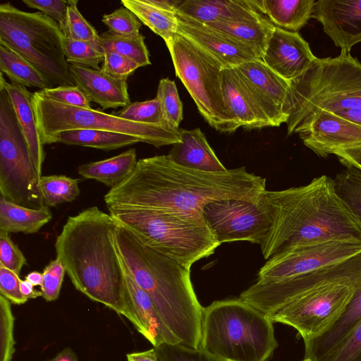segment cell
<instances>
[{
  "instance_id": "d6a6232c",
  "label": "cell",
  "mask_w": 361,
  "mask_h": 361,
  "mask_svg": "<svg viewBox=\"0 0 361 361\" xmlns=\"http://www.w3.org/2000/svg\"><path fill=\"white\" fill-rule=\"evenodd\" d=\"M121 3L165 42L177 34L178 18L176 12L157 7L147 0H122Z\"/></svg>"
},
{
  "instance_id": "1f68e13d",
  "label": "cell",
  "mask_w": 361,
  "mask_h": 361,
  "mask_svg": "<svg viewBox=\"0 0 361 361\" xmlns=\"http://www.w3.org/2000/svg\"><path fill=\"white\" fill-rule=\"evenodd\" d=\"M140 142L132 135L99 130H73L62 131L47 142V145L63 143L110 151Z\"/></svg>"
},
{
  "instance_id": "7402d4cb",
  "label": "cell",
  "mask_w": 361,
  "mask_h": 361,
  "mask_svg": "<svg viewBox=\"0 0 361 361\" xmlns=\"http://www.w3.org/2000/svg\"><path fill=\"white\" fill-rule=\"evenodd\" d=\"M69 72L78 86L90 102L102 109L125 107L130 104L127 80L114 77L102 68L69 64Z\"/></svg>"
},
{
  "instance_id": "f35d334b",
  "label": "cell",
  "mask_w": 361,
  "mask_h": 361,
  "mask_svg": "<svg viewBox=\"0 0 361 361\" xmlns=\"http://www.w3.org/2000/svg\"><path fill=\"white\" fill-rule=\"evenodd\" d=\"M64 50L68 63L100 70L104 62V51L98 42H82L65 37Z\"/></svg>"
},
{
  "instance_id": "7a4b0ae2",
  "label": "cell",
  "mask_w": 361,
  "mask_h": 361,
  "mask_svg": "<svg viewBox=\"0 0 361 361\" xmlns=\"http://www.w3.org/2000/svg\"><path fill=\"white\" fill-rule=\"evenodd\" d=\"M271 228L259 245L265 259L306 245L328 240L361 242V229L325 175L309 184L265 190L258 199Z\"/></svg>"
},
{
  "instance_id": "680465c9",
  "label": "cell",
  "mask_w": 361,
  "mask_h": 361,
  "mask_svg": "<svg viewBox=\"0 0 361 361\" xmlns=\"http://www.w3.org/2000/svg\"><path fill=\"white\" fill-rule=\"evenodd\" d=\"M149 3L161 8L175 11L176 6L180 0H147Z\"/></svg>"
},
{
  "instance_id": "ab89813d",
  "label": "cell",
  "mask_w": 361,
  "mask_h": 361,
  "mask_svg": "<svg viewBox=\"0 0 361 361\" xmlns=\"http://www.w3.org/2000/svg\"><path fill=\"white\" fill-rule=\"evenodd\" d=\"M77 0H69L63 34L71 39L82 42H98L99 35L94 27L82 16L78 8Z\"/></svg>"
},
{
  "instance_id": "6da1fadb",
  "label": "cell",
  "mask_w": 361,
  "mask_h": 361,
  "mask_svg": "<svg viewBox=\"0 0 361 361\" xmlns=\"http://www.w3.org/2000/svg\"><path fill=\"white\" fill-rule=\"evenodd\" d=\"M266 178L244 167L207 172L176 164L167 155L140 159L128 176L104 195L109 208H139L202 216L209 203L228 199L257 201Z\"/></svg>"
},
{
  "instance_id": "f5cc1de1",
  "label": "cell",
  "mask_w": 361,
  "mask_h": 361,
  "mask_svg": "<svg viewBox=\"0 0 361 361\" xmlns=\"http://www.w3.org/2000/svg\"><path fill=\"white\" fill-rule=\"evenodd\" d=\"M345 166H353L361 169V145L339 149L334 152Z\"/></svg>"
},
{
  "instance_id": "83f0119b",
  "label": "cell",
  "mask_w": 361,
  "mask_h": 361,
  "mask_svg": "<svg viewBox=\"0 0 361 361\" xmlns=\"http://www.w3.org/2000/svg\"><path fill=\"white\" fill-rule=\"evenodd\" d=\"M254 7L276 26L298 32L312 18L315 0H251Z\"/></svg>"
},
{
  "instance_id": "44dd1931",
  "label": "cell",
  "mask_w": 361,
  "mask_h": 361,
  "mask_svg": "<svg viewBox=\"0 0 361 361\" xmlns=\"http://www.w3.org/2000/svg\"><path fill=\"white\" fill-rule=\"evenodd\" d=\"M317 58L298 32L276 27L261 60L277 75L290 81L305 73Z\"/></svg>"
},
{
  "instance_id": "11a10c76",
  "label": "cell",
  "mask_w": 361,
  "mask_h": 361,
  "mask_svg": "<svg viewBox=\"0 0 361 361\" xmlns=\"http://www.w3.org/2000/svg\"><path fill=\"white\" fill-rule=\"evenodd\" d=\"M127 361H158L154 348L126 355Z\"/></svg>"
},
{
  "instance_id": "6f0895ef",
  "label": "cell",
  "mask_w": 361,
  "mask_h": 361,
  "mask_svg": "<svg viewBox=\"0 0 361 361\" xmlns=\"http://www.w3.org/2000/svg\"><path fill=\"white\" fill-rule=\"evenodd\" d=\"M46 361H78V359L77 355L71 348H66L53 358Z\"/></svg>"
},
{
  "instance_id": "f546056e",
  "label": "cell",
  "mask_w": 361,
  "mask_h": 361,
  "mask_svg": "<svg viewBox=\"0 0 361 361\" xmlns=\"http://www.w3.org/2000/svg\"><path fill=\"white\" fill-rule=\"evenodd\" d=\"M51 219L52 213L47 205L31 209L0 197V231L35 233Z\"/></svg>"
},
{
  "instance_id": "3957f363",
  "label": "cell",
  "mask_w": 361,
  "mask_h": 361,
  "mask_svg": "<svg viewBox=\"0 0 361 361\" xmlns=\"http://www.w3.org/2000/svg\"><path fill=\"white\" fill-rule=\"evenodd\" d=\"M118 223L97 207L68 218L56 237V257L76 290L125 317L126 279L115 233Z\"/></svg>"
},
{
  "instance_id": "603a6c76",
  "label": "cell",
  "mask_w": 361,
  "mask_h": 361,
  "mask_svg": "<svg viewBox=\"0 0 361 361\" xmlns=\"http://www.w3.org/2000/svg\"><path fill=\"white\" fill-rule=\"evenodd\" d=\"M221 82L226 104L239 127L252 130L271 126L268 118L235 68L223 69Z\"/></svg>"
},
{
  "instance_id": "db71d44e",
  "label": "cell",
  "mask_w": 361,
  "mask_h": 361,
  "mask_svg": "<svg viewBox=\"0 0 361 361\" xmlns=\"http://www.w3.org/2000/svg\"><path fill=\"white\" fill-rule=\"evenodd\" d=\"M332 113L352 123L361 126V107L340 109L332 111Z\"/></svg>"
},
{
  "instance_id": "4dcf8cb0",
  "label": "cell",
  "mask_w": 361,
  "mask_h": 361,
  "mask_svg": "<svg viewBox=\"0 0 361 361\" xmlns=\"http://www.w3.org/2000/svg\"><path fill=\"white\" fill-rule=\"evenodd\" d=\"M137 161L136 150L131 148L113 157L80 165L78 172L84 178L96 180L111 188L128 177Z\"/></svg>"
},
{
  "instance_id": "ac0fdd59",
  "label": "cell",
  "mask_w": 361,
  "mask_h": 361,
  "mask_svg": "<svg viewBox=\"0 0 361 361\" xmlns=\"http://www.w3.org/2000/svg\"><path fill=\"white\" fill-rule=\"evenodd\" d=\"M312 18L321 23L341 53L350 54L361 42V0L316 1Z\"/></svg>"
},
{
  "instance_id": "7dc6e473",
  "label": "cell",
  "mask_w": 361,
  "mask_h": 361,
  "mask_svg": "<svg viewBox=\"0 0 361 361\" xmlns=\"http://www.w3.org/2000/svg\"><path fill=\"white\" fill-rule=\"evenodd\" d=\"M38 92L51 100L77 107L91 109L90 101L78 86L45 88Z\"/></svg>"
},
{
  "instance_id": "7bdbcfd3",
  "label": "cell",
  "mask_w": 361,
  "mask_h": 361,
  "mask_svg": "<svg viewBox=\"0 0 361 361\" xmlns=\"http://www.w3.org/2000/svg\"><path fill=\"white\" fill-rule=\"evenodd\" d=\"M11 303L3 295H0V361H11L15 352V317Z\"/></svg>"
},
{
  "instance_id": "9a60e30c",
  "label": "cell",
  "mask_w": 361,
  "mask_h": 361,
  "mask_svg": "<svg viewBox=\"0 0 361 361\" xmlns=\"http://www.w3.org/2000/svg\"><path fill=\"white\" fill-rule=\"evenodd\" d=\"M361 253V242L328 240L275 255L258 272V280H280L307 274Z\"/></svg>"
},
{
  "instance_id": "e575fe53",
  "label": "cell",
  "mask_w": 361,
  "mask_h": 361,
  "mask_svg": "<svg viewBox=\"0 0 361 361\" xmlns=\"http://www.w3.org/2000/svg\"><path fill=\"white\" fill-rule=\"evenodd\" d=\"M333 179L334 191L361 229V169L353 166Z\"/></svg>"
},
{
  "instance_id": "9f6ffc18",
  "label": "cell",
  "mask_w": 361,
  "mask_h": 361,
  "mask_svg": "<svg viewBox=\"0 0 361 361\" xmlns=\"http://www.w3.org/2000/svg\"><path fill=\"white\" fill-rule=\"evenodd\" d=\"M20 291L27 300L42 296V291L35 290L34 286L25 279L20 281Z\"/></svg>"
},
{
  "instance_id": "8fae6325",
  "label": "cell",
  "mask_w": 361,
  "mask_h": 361,
  "mask_svg": "<svg viewBox=\"0 0 361 361\" xmlns=\"http://www.w3.org/2000/svg\"><path fill=\"white\" fill-rule=\"evenodd\" d=\"M39 176L11 99L0 85V195L18 205L38 209L44 205Z\"/></svg>"
},
{
  "instance_id": "681fc988",
  "label": "cell",
  "mask_w": 361,
  "mask_h": 361,
  "mask_svg": "<svg viewBox=\"0 0 361 361\" xmlns=\"http://www.w3.org/2000/svg\"><path fill=\"white\" fill-rule=\"evenodd\" d=\"M138 68L140 65L133 60L114 51H105L102 69L108 74L124 80Z\"/></svg>"
},
{
  "instance_id": "91938a15",
  "label": "cell",
  "mask_w": 361,
  "mask_h": 361,
  "mask_svg": "<svg viewBox=\"0 0 361 361\" xmlns=\"http://www.w3.org/2000/svg\"><path fill=\"white\" fill-rule=\"evenodd\" d=\"M42 273L37 271L30 272L26 276L25 280L31 283L34 286H40L42 283Z\"/></svg>"
},
{
  "instance_id": "5b68a950",
  "label": "cell",
  "mask_w": 361,
  "mask_h": 361,
  "mask_svg": "<svg viewBox=\"0 0 361 361\" xmlns=\"http://www.w3.org/2000/svg\"><path fill=\"white\" fill-rule=\"evenodd\" d=\"M289 82L283 106L288 135L298 134L317 111L361 107V63L350 54L317 58L305 73Z\"/></svg>"
},
{
  "instance_id": "8992f818",
  "label": "cell",
  "mask_w": 361,
  "mask_h": 361,
  "mask_svg": "<svg viewBox=\"0 0 361 361\" xmlns=\"http://www.w3.org/2000/svg\"><path fill=\"white\" fill-rule=\"evenodd\" d=\"M273 322L242 299L204 307L200 348L224 361H268L278 347Z\"/></svg>"
},
{
  "instance_id": "d590c367",
  "label": "cell",
  "mask_w": 361,
  "mask_h": 361,
  "mask_svg": "<svg viewBox=\"0 0 361 361\" xmlns=\"http://www.w3.org/2000/svg\"><path fill=\"white\" fill-rule=\"evenodd\" d=\"M99 43L104 52H116L133 60L140 67L151 64L145 38L141 34L137 36H121L107 31L99 35Z\"/></svg>"
},
{
  "instance_id": "836d02e7",
  "label": "cell",
  "mask_w": 361,
  "mask_h": 361,
  "mask_svg": "<svg viewBox=\"0 0 361 361\" xmlns=\"http://www.w3.org/2000/svg\"><path fill=\"white\" fill-rule=\"evenodd\" d=\"M0 70L11 82L25 87L49 88L47 83L25 59L0 41Z\"/></svg>"
},
{
  "instance_id": "f907efd6",
  "label": "cell",
  "mask_w": 361,
  "mask_h": 361,
  "mask_svg": "<svg viewBox=\"0 0 361 361\" xmlns=\"http://www.w3.org/2000/svg\"><path fill=\"white\" fill-rule=\"evenodd\" d=\"M19 275L0 265V293L14 305H23L27 301L20 291Z\"/></svg>"
},
{
  "instance_id": "ffe728a7",
  "label": "cell",
  "mask_w": 361,
  "mask_h": 361,
  "mask_svg": "<svg viewBox=\"0 0 361 361\" xmlns=\"http://www.w3.org/2000/svg\"><path fill=\"white\" fill-rule=\"evenodd\" d=\"M178 18L177 33L215 58L224 68H235L259 59L252 49L226 34L190 18L180 16Z\"/></svg>"
},
{
  "instance_id": "7c38bea8",
  "label": "cell",
  "mask_w": 361,
  "mask_h": 361,
  "mask_svg": "<svg viewBox=\"0 0 361 361\" xmlns=\"http://www.w3.org/2000/svg\"><path fill=\"white\" fill-rule=\"evenodd\" d=\"M344 283L361 287V253L313 271L280 280H258L240 298L269 316L298 296L318 287Z\"/></svg>"
},
{
  "instance_id": "60d3db41",
  "label": "cell",
  "mask_w": 361,
  "mask_h": 361,
  "mask_svg": "<svg viewBox=\"0 0 361 361\" xmlns=\"http://www.w3.org/2000/svg\"><path fill=\"white\" fill-rule=\"evenodd\" d=\"M154 348L158 361H224L202 348L182 343H161Z\"/></svg>"
},
{
  "instance_id": "d4e9b609",
  "label": "cell",
  "mask_w": 361,
  "mask_h": 361,
  "mask_svg": "<svg viewBox=\"0 0 361 361\" xmlns=\"http://www.w3.org/2000/svg\"><path fill=\"white\" fill-rule=\"evenodd\" d=\"M180 140L172 145L169 158L185 168L221 172L227 169L219 161L200 128L180 129Z\"/></svg>"
},
{
  "instance_id": "bcb514c9",
  "label": "cell",
  "mask_w": 361,
  "mask_h": 361,
  "mask_svg": "<svg viewBox=\"0 0 361 361\" xmlns=\"http://www.w3.org/2000/svg\"><path fill=\"white\" fill-rule=\"evenodd\" d=\"M322 361H361V322Z\"/></svg>"
},
{
  "instance_id": "4316f807",
  "label": "cell",
  "mask_w": 361,
  "mask_h": 361,
  "mask_svg": "<svg viewBox=\"0 0 361 361\" xmlns=\"http://www.w3.org/2000/svg\"><path fill=\"white\" fill-rule=\"evenodd\" d=\"M360 322L361 287L355 289L348 306L334 324L319 336L304 341L305 358L322 361L350 335Z\"/></svg>"
},
{
  "instance_id": "f1b7e54d",
  "label": "cell",
  "mask_w": 361,
  "mask_h": 361,
  "mask_svg": "<svg viewBox=\"0 0 361 361\" xmlns=\"http://www.w3.org/2000/svg\"><path fill=\"white\" fill-rule=\"evenodd\" d=\"M207 25L222 32L252 49L261 59L276 29L264 15L241 20H221Z\"/></svg>"
},
{
  "instance_id": "b9f144b4",
  "label": "cell",
  "mask_w": 361,
  "mask_h": 361,
  "mask_svg": "<svg viewBox=\"0 0 361 361\" xmlns=\"http://www.w3.org/2000/svg\"><path fill=\"white\" fill-rule=\"evenodd\" d=\"M116 115L134 122L164 125L161 104L157 97L150 100L130 103L119 111Z\"/></svg>"
},
{
  "instance_id": "ee69618b",
  "label": "cell",
  "mask_w": 361,
  "mask_h": 361,
  "mask_svg": "<svg viewBox=\"0 0 361 361\" xmlns=\"http://www.w3.org/2000/svg\"><path fill=\"white\" fill-rule=\"evenodd\" d=\"M102 23L109 27V32L121 36L139 35L142 23L129 9L121 6L102 18Z\"/></svg>"
},
{
  "instance_id": "2e32d148",
  "label": "cell",
  "mask_w": 361,
  "mask_h": 361,
  "mask_svg": "<svg viewBox=\"0 0 361 361\" xmlns=\"http://www.w3.org/2000/svg\"><path fill=\"white\" fill-rule=\"evenodd\" d=\"M303 144L319 157L361 145V126L324 110L314 112L298 133Z\"/></svg>"
},
{
  "instance_id": "c3c4849f",
  "label": "cell",
  "mask_w": 361,
  "mask_h": 361,
  "mask_svg": "<svg viewBox=\"0 0 361 361\" xmlns=\"http://www.w3.org/2000/svg\"><path fill=\"white\" fill-rule=\"evenodd\" d=\"M26 264L24 255L11 240L9 233L0 231V265L19 275Z\"/></svg>"
},
{
  "instance_id": "f6af8a7d",
  "label": "cell",
  "mask_w": 361,
  "mask_h": 361,
  "mask_svg": "<svg viewBox=\"0 0 361 361\" xmlns=\"http://www.w3.org/2000/svg\"><path fill=\"white\" fill-rule=\"evenodd\" d=\"M66 269L61 261L56 257L44 267L42 272V283L41 291L42 298L47 302H52L58 299Z\"/></svg>"
},
{
  "instance_id": "277c9868",
  "label": "cell",
  "mask_w": 361,
  "mask_h": 361,
  "mask_svg": "<svg viewBox=\"0 0 361 361\" xmlns=\"http://www.w3.org/2000/svg\"><path fill=\"white\" fill-rule=\"evenodd\" d=\"M115 241L124 264L166 325L182 344L200 348L204 307L193 289L190 271L145 245L118 224Z\"/></svg>"
},
{
  "instance_id": "52a82bcc",
  "label": "cell",
  "mask_w": 361,
  "mask_h": 361,
  "mask_svg": "<svg viewBox=\"0 0 361 361\" xmlns=\"http://www.w3.org/2000/svg\"><path fill=\"white\" fill-rule=\"evenodd\" d=\"M118 225L145 245L188 269L220 245L202 216L139 208H109Z\"/></svg>"
},
{
  "instance_id": "4fadbf2b",
  "label": "cell",
  "mask_w": 361,
  "mask_h": 361,
  "mask_svg": "<svg viewBox=\"0 0 361 361\" xmlns=\"http://www.w3.org/2000/svg\"><path fill=\"white\" fill-rule=\"evenodd\" d=\"M355 287L331 283L314 288L267 316L273 323H281L297 330L304 341L324 333L341 317Z\"/></svg>"
},
{
  "instance_id": "484cf974",
  "label": "cell",
  "mask_w": 361,
  "mask_h": 361,
  "mask_svg": "<svg viewBox=\"0 0 361 361\" xmlns=\"http://www.w3.org/2000/svg\"><path fill=\"white\" fill-rule=\"evenodd\" d=\"M0 85L7 91L21 130L25 135L30 156L39 178L42 176V164L45 154L43 149L35 115L32 94L25 86L7 82L1 73Z\"/></svg>"
},
{
  "instance_id": "9c48e42d",
  "label": "cell",
  "mask_w": 361,
  "mask_h": 361,
  "mask_svg": "<svg viewBox=\"0 0 361 361\" xmlns=\"http://www.w3.org/2000/svg\"><path fill=\"white\" fill-rule=\"evenodd\" d=\"M32 104L42 144L57 133L73 130H99L132 135L140 142L156 147L173 145L180 140V131L164 125L147 124L128 121L116 114L77 107L32 94Z\"/></svg>"
},
{
  "instance_id": "5bb4252c",
  "label": "cell",
  "mask_w": 361,
  "mask_h": 361,
  "mask_svg": "<svg viewBox=\"0 0 361 361\" xmlns=\"http://www.w3.org/2000/svg\"><path fill=\"white\" fill-rule=\"evenodd\" d=\"M202 216L220 245L233 241L260 245L271 228L270 219L258 200L214 201L204 207Z\"/></svg>"
},
{
  "instance_id": "cb8c5ba5",
  "label": "cell",
  "mask_w": 361,
  "mask_h": 361,
  "mask_svg": "<svg viewBox=\"0 0 361 361\" xmlns=\"http://www.w3.org/2000/svg\"><path fill=\"white\" fill-rule=\"evenodd\" d=\"M175 11L178 16L204 24L252 19L262 15L250 0H180Z\"/></svg>"
},
{
  "instance_id": "30bf717a",
  "label": "cell",
  "mask_w": 361,
  "mask_h": 361,
  "mask_svg": "<svg viewBox=\"0 0 361 361\" xmlns=\"http://www.w3.org/2000/svg\"><path fill=\"white\" fill-rule=\"evenodd\" d=\"M165 43L176 76L186 87L205 121L221 133L235 131L239 126L224 97L221 63L178 33Z\"/></svg>"
},
{
  "instance_id": "ba28073f",
  "label": "cell",
  "mask_w": 361,
  "mask_h": 361,
  "mask_svg": "<svg viewBox=\"0 0 361 361\" xmlns=\"http://www.w3.org/2000/svg\"><path fill=\"white\" fill-rule=\"evenodd\" d=\"M59 23L45 13L21 11L11 3L0 5V41L30 63L49 88L75 86Z\"/></svg>"
},
{
  "instance_id": "d6986e66",
  "label": "cell",
  "mask_w": 361,
  "mask_h": 361,
  "mask_svg": "<svg viewBox=\"0 0 361 361\" xmlns=\"http://www.w3.org/2000/svg\"><path fill=\"white\" fill-rule=\"evenodd\" d=\"M123 267L126 279L125 317L153 347L166 343H182L164 322L152 299L136 283L124 263Z\"/></svg>"
},
{
  "instance_id": "74e56055",
  "label": "cell",
  "mask_w": 361,
  "mask_h": 361,
  "mask_svg": "<svg viewBox=\"0 0 361 361\" xmlns=\"http://www.w3.org/2000/svg\"><path fill=\"white\" fill-rule=\"evenodd\" d=\"M156 97L160 102L164 125L178 130L183 120V104L175 82L168 78L161 79Z\"/></svg>"
},
{
  "instance_id": "e0dca14e",
  "label": "cell",
  "mask_w": 361,
  "mask_h": 361,
  "mask_svg": "<svg viewBox=\"0 0 361 361\" xmlns=\"http://www.w3.org/2000/svg\"><path fill=\"white\" fill-rule=\"evenodd\" d=\"M268 118L271 127L286 123L283 106L290 82L281 78L261 59L244 63L235 68Z\"/></svg>"
},
{
  "instance_id": "8d00e7d4",
  "label": "cell",
  "mask_w": 361,
  "mask_h": 361,
  "mask_svg": "<svg viewBox=\"0 0 361 361\" xmlns=\"http://www.w3.org/2000/svg\"><path fill=\"white\" fill-rule=\"evenodd\" d=\"M79 180L64 175L42 176L39 188L44 205L55 207L70 202L80 195Z\"/></svg>"
},
{
  "instance_id": "94428289",
  "label": "cell",
  "mask_w": 361,
  "mask_h": 361,
  "mask_svg": "<svg viewBox=\"0 0 361 361\" xmlns=\"http://www.w3.org/2000/svg\"><path fill=\"white\" fill-rule=\"evenodd\" d=\"M301 361H313V360H310V359H309V358H304V359H303L302 360H301Z\"/></svg>"
},
{
  "instance_id": "816d5d0a",
  "label": "cell",
  "mask_w": 361,
  "mask_h": 361,
  "mask_svg": "<svg viewBox=\"0 0 361 361\" xmlns=\"http://www.w3.org/2000/svg\"><path fill=\"white\" fill-rule=\"evenodd\" d=\"M27 7L37 9L56 21L61 29L65 25L68 1L65 0H23Z\"/></svg>"
}]
</instances>
